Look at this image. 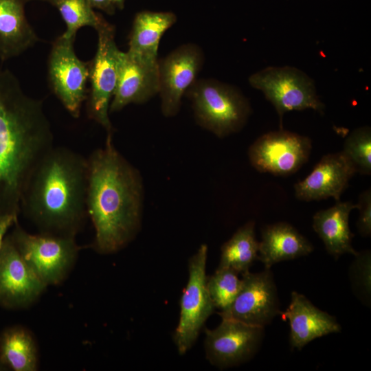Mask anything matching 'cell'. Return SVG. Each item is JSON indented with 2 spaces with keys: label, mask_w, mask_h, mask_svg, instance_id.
<instances>
[{
  "label": "cell",
  "mask_w": 371,
  "mask_h": 371,
  "mask_svg": "<svg viewBox=\"0 0 371 371\" xmlns=\"http://www.w3.org/2000/svg\"><path fill=\"white\" fill-rule=\"evenodd\" d=\"M53 146L43 102L27 95L10 71L0 69V218L19 217L27 182Z\"/></svg>",
  "instance_id": "obj_1"
},
{
  "label": "cell",
  "mask_w": 371,
  "mask_h": 371,
  "mask_svg": "<svg viewBox=\"0 0 371 371\" xmlns=\"http://www.w3.org/2000/svg\"><path fill=\"white\" fill-rule=\"evenodd\" d=\"M87 159V210L95 236L92 247L101 254L115 253L130 243L142 224V176L116 149L113 135Z\"/></svg>",
  "instance_id": "obj_2"
},
{
  "label": "cell",
  "mask_w": 371,
  "mask_h": 371,
  "mask_svg": "<svg viewBox=\"0 0 371 371\" xmlns=\"http://www.w3.org/2000/svg\"><path fill=\"white\" fill-rule=\"evenodd\" d=\"M87 178V158L54 146L27 182L21 213L39 233L76 238L88 216Z\"/></svg>",
  "instance_id": "obj_3"
},
{
  "label": "cell",
  "mask_w": 371,
  "mask_h": 371,
  "mask_svg": "<svg viewBox=\"0 0 371 371\" xmlns=\"http://www.w3.org/2000/svg\"><path fill=\"white\" fill-rule=\"evenodd\" d=\"M187 91L197 123L218 137L240 131L251 113L240 91L216 80L194 82Z\"/></svg>",
  "instance_id": "obj_4"
},
{
  "label": "cell",
  "mask_w": 371,
  "mask_h": 371,
  "mask_svg": "<svg viewBox=\"0 0 371 371\" xmlns=\"http://www.w3.org/2000/svg\"><path fill=\"white\" fill-rule=\"evenodd\" d=\"M9 236L22 258L48 286L62 283L78 258L76 238L25 231L16 222Z\"/></svg>",
  "instance_id": "obj_5"
},
{
  "label": "cell",
  "mask_w": 371,
  "mask_h": 371,
  "mask_svg": "<svg viewBox=\"0 0 371 371\" xmlns=\"http://www.w3.org/2000/svg\"><path fill=\"white\" fill-rule=\"evenodd\" d=\"M249 82L273 104L281 128L285 113L309 109L324 113L325 105L317 94L313 80L297 68L268 67L251 75Z\"/></svg>",
  "instance_id": "obj_6"
},
{
  "label": "cell",
  "mask_w": 371,
  "mask_h": 371,
  "mask_svg": "<svg viewBox=\"0 0 371 371\" xmlns=\"http://www.w3.org/2000/svg\"><path fill=\"white\" fill-rule=\"evenodd\" d=\"M98 45L89 63L91 87L87 97V114L100 124L107 135H113L109 106L115 89L120 50L115 41L114 27L104 21L96 30Z\"/></svg>",
  "instance_id": "obj_7"
},
{
  "label": "cell",
  "mask_w": 371,
  "mask_h": 371,
  "mask_svg": "<svg viewBox=\"0 0 371 371\" xmlns=\"http://www.w3.org/2000/svg\"><path fill=\"white\" fill-rule=\"evenodd\" d=\"M207 256V247L203 244L189 260L188 280L181 297L180 317L174 333V341L181 355L193 346L215 308L206 284Z\"/></svg>",
  "instance_id": "obj_8"
},
{
  "label": "cell",
  "mask_w": 371,
  "mask_h": 371,
  "mask_svg": "<svg viewBox=\"0 0 371 371\" xmlns=\"http://www.w3.org/2000/svg\"><path fill=\"white\" fill-rule=\"evenodd\" d=\"M74 41L62 34L53 43L47 68L53 93L67 111L78 118L88 97L89 63L78 58L74 49Z\"/></svg>",
  "instance_id": "obj_9"
},
{
  "label": "cell",
  "mask_w": 371,
  "mask_h": 371,
  "mask_svg": "<svg viewBox=\"0 0 371 371\" xmlns=\"http://www.w3.org/2000/svg\"><path fill=\"white\" fill-rule=\"evenodd\" d=\"M311 139L283 130L259 137L249 148L251 166L260 172L286 177L297 172L308 160Z\"/></svg>",
  "instance_id": "obj_10"
},
{
  "label": "cell",
  "mask_w": 371,
  "mask_h": 371,
  "mask_svg": "<svg viewBox=\"0 0 371 371\" xmlns=\"http://www.w3.org/2000/svg\"><path fill=\"white\" fill-rule=\"evenodd\" d=\"M264 337V327L222 318L214 329L205 330L207 359L218 368L247 361L258 352Z\"/></svg>",
  "instance_id": "obj_11"
},
{
  "label": "cell",
  "mask_w": 371,
  "mask_h": 371,
  "mask_svg": "<svg viewBox=\"0 0 371 371\" xmlns=\"http://www.w3.org/2000/svg\"><path fill=\"white\" fill-rule=\"evenodd\" d=\"M241 286L232 304L220 312L247 324L265 327L281 313L277 288L270 269L243 274Z\"/></svg>",
  "instance_id": "obj_12"
},
{
  "label": "cell",
  "mask_w": 371,
  "mask_h": 371,
  "mask_svg": "<svg viewBox=\"0 0 371 371\" xmlns=\"http://www.w3.org/2000/svg\"><path fill=\"white\" fill-rule=\"evenodd\" d=\"M47 287L22 258L7 234L0 249V306L8 310L28 308Z\"/></svg>",
  "instance_id": "obj_13"
},
{
  "label": "cell",
  "mask_w": 371,
  "mask_h": 371,
  "mask_svg": "<svg viewBox=\"0 0 371 371\" xmlns=\"http://www.w3.org/2000/svg\"><path fill=\"white\" fill-rule=\"evenodd\" d=\"M202 60L200 49L188 44L158 62L159 93L164 115L172 117L179 112L182 97L194 83Z\"/></svg>",
  "instance_id": "obj_14"
},
{
  "label": "cell",
  "mask_w": 371,
  "mask_h": 371,
  "mask_svg": "<svg viewBox=\"0 0 371 371\" xmlns=\"http://www.w3.org/2000/svg\"><path fill=\"white\" fill-rule=\"evenodd\" d=\"M159 90L158 63H150L120 51L117 83L109 112L119 111L131 103L147 102Z\"/></svg>",
  "instance_id": "obj_15"
},
{
  "label": "cell",
  "mask_w": 371,
  "mask_h": 371,
  "mask_svg": "<svg viewBox=\"0 0 371 371\" xmlns=\"http://www.w3.org/2000/svg\"><path fill=\"white\" fill-rule=\"evenodd\" d=\"M355 173L353 164L342 151L327 154L305 179L295 184V196L307 202L330 197L339 201Z\"/></svg>",
  "instance_id": "obj_16"
},
{
  "label": "cell",
  "mask_w": 371,
  "mask_h": 371,
  "mask_svg": "<svg viewBox=\"0 0 371 371\" xmlns=\"http://www.w3.org/2000/svg\"><path fill=\"white\" fill-rule=\"evenodd\" d=\"M282 317L290 327V344L301 350L311 341L330 333H339L341 326L335 317L323 311L304 295L291 293V302Z\"/></svg>",
  "instance_id": "obj_17"
},
{
  "label": "cell",
  "mask_w": 371,
  "mask_h": 371,
  "mask_svg": "<svg viewBox=\"0 0 371 371\" xmlns=\"http://www.w3.org/2000/svg\"><path fill=\"white\" fill-rule=\"evenodd\" d=\"M29 0H0V59L16 57L39 40L29 23L25 6Z\"/></svg>",
  "instance_id": "obj_18"
},
{
  "label": "cell",
  "mask_w": 371,
  "mask_h": 371,
  "mask_svg": "<svg viewBox=\"0 0 371 371\" xmlns=\"http://www.w3.org/2000/svg\"><path fill=\"white\" fill-rule=\"evenodd\" d=\"M258 260L270 269L277 262L306 256L312 244L291 225L279 222L265 226L261 232Z\"/></svg>",
  "instance_id": "obj_19"
},
{
  "label": "cell",
  "mask_w": 371,
  "mask_h": 371,
  "mask_svg": "<svg viewBox=\"0 0 371 371\" xmlns=\"http://www.w3.org/2000/svg\"><path fill=\"white\" fill-rule=\"evenodd\" d=\"M357 207L350 201H337L333 206L318 211L313 218V227L323 241L327 252L337 258L344 254L357 256L352 247L354 234L349 227V215Z\"/></svg>",
  "instance_id": "obj_20"
},
{
  "label": "cell",
  "mask_w": 371,
  "mask_h": 371,
  "mask_svg": "<svg viewBox=\"0 0 371 371\" xmlns=\"http://www.w3.org/2000/svg\"><path fill=\"white\" fill-rule=\"evenodd\" d=\"M177 21L171 12L141 11L135 15L128 53L150 63H157L160 39Z\"/></svg>",
  "instance_id": "obj_21"
},
{
  "label": "cell",
  "mask_w": 371,
  "mask_h": 371,
  "mask_svg": "<svg viewBox=\"0 0 371 371\" xmlns=\"http://www.w3.org/2000/svg\"><path fill=\"white\" fill-rule=\"evenodd\" d=\"M0 359L9 370L36 371L38 350L32 332L20 325L3 329L0 333Z\"/></svg>",
  "instance_id": "obj_22"
},
{
  "label": "cell",
  "mask_w": 371,
  "mask_h": 371,
  "mask_svg": "<svg viewBox=\"0 0 371 371\" xmlns=\"http://www.w3.org/2000/svg\"><path fill=\"white\" fill-rule=\"evenodd\" d=\"M259 242L255 235V223L249 221L240 227L221 247L218 267L229 268L238 274L248 272L258 260Z\"/></svg>",
  "instance_id": "obj_23"
},
{
  "label": "cell",
  "mask_w": 371,
  "mask_h": 371,
  "mask_svg": "<svg viewBox=\"0 0 371 371\" xmlns=\"http://www.w3.org/2000/svg\"><path fill=\"white\" fill-rule=\"evenodd\" d=\"M49 3L56 7L67 29L63 35L67 38H75L77 31L84 26H91L97 30L105 21L96 14L87 0H40Z\"/></svg>",
  "instance_id": "obj_24"
},
{
  "label": "cell",
  "mask_w": 371,
  "mask_h": 371,
  "mask_svg": "<svg viewBox=\"0 0 371 371\" xmlns=\"http://www.w3.org/2000/svg\"><path fill=\"white\" fill-rule=\"evenodd\" d=\"M238 273L229 268L218 267L207 278V289L215 308L227 309L233 302L241 286Z\"/></svg>",
  "instance_id": "obj_25"
},
{
  "label": "cell",
  "mask_w": 371,
  "mask_h": 371,
  "mask_svg": "<svg viewBox=\"0 0 371 371\" xmlns=\"http://www.w3.org/2000/svg\"><path fill=\"white\" fill-rule=\"evenodd\" d=\"M361 175L371 174V128L361 126L346 137L342 151Z\"/></svg>",
  "instance_id": "obj_26"
},
{
  "label": "cell",
  "mask_w": 371,
  "mask_h": 371,
  "mask_svg": "<svg viewBox=\"0 0 371 371\" xmlns=\"http://www.w3.org/2000/svg\"><path fill=\"white\" fill-rule=\"evenodd\" d=\"M359 211V216L357 223L358 231L363 237L370 236L371 234V191L368 189L362 192L358 203L356 204Z\"/></svg>",
  "instance_id": "obj_27"
},
{
  "label": "cell",
  "mask_w": 371,
  "mask_h": 371,
  "mask_svg": "<svg viewBox=\"0 0 371 371\" xmlns=\"http://www.w3.org/2000/svg\"><path fill=\"white\" fill-rule=\"evenodd\" d=\"M18 216H6L0 218V249L5 236L7 235L8 232L14 225V224L18 221Z\"/></svg>",
  "instance_id": "obj_28"
},
{
  "label": "cell",
  "mask_w": 371,
  "mask_h": 371,
  "mask_svg": "<svg viewBox=\"0 0 371 371\" xmlns=\"http://www.w3.org/2000/svg\"><path fill=\"white\" fill-rule=\"evenodd\" d=\"M93 8L101 10L109 14H113L115 6L111 0H87Z\"/></svg>",
  "instance_id": "obj_29"
},
{
  "label": "cell",
  "mask_w": 371,
  "mask_h": 371,
  "mask_svg": "<svg viewBox=\"0 0 371 371\" xmlns=\"http://www.w3.org/2000/svg\"><path fill=\"white\" fill-rule=\"evenodd\" d=\"M111 1L114 4L115 8H117L119 9H122L124 6L125 0H111Z\"/></svg>",
  "instance_id": "obj_30"
},
{
  "label": "cell",
  "mask_w": 371,
  "mask_h": 371,
  "mask_svg": "<svg viewBox=\"0 0 371 371\" xmlns=\"http://www.w3.org/2000/svg\"><path fill=\"white\" fill-rule=\"evenodd\" d=\"M9 370L7 366L0 359V371Z\"/></svg>",
  "instance_id": "obj_31"
}]
</instances>
